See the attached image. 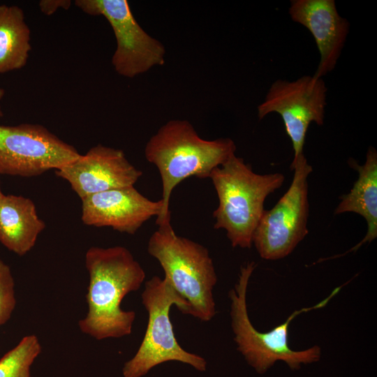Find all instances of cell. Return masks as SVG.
Returning a JSON list of instances; mask_svg holds the SVG:
<instances>
[{"mask_svg":"<svg viewBox=\"0 0 377 377\" xmlns=\"http://www.w3.org/2000/svg\"><path fill=\"white\" fill-rule=\"evenodd\" d=\"M235 151L232 139H202L187 120H170L161 126L145 148L147 161L158 168L162 182L163 207L156 225L170 220V200L177 185L190 177L209 178Z\"/></svg>","mask_w":377,"mask_h":377,"instance_id":"2","label":"cell"},{"mask_svg":"<svg viewBox=\"0 0 377 377\" xmlns=\"http://www.w3.org/2000/svg\"><path fill=\"white\" fill-rule=\"evenodd\" d=\"M81 219L87 226L110 227L134 235L152 217L161 214V199L151 200L134 186L108 190L81 199Z\"/></svg>","mask_w":377,"mask_h":377,"instance_id":"12","label":"cell"},{"mask_svg":"<svg viewBox=\"0 0 377 377\" xmlns=\"http://www.w3.org/2000/svg\"><path fill=\"white\" fill-rule=\"evenodd\" d=\"M84 258L89 276L88 311L78 322L80 331L98 341L130 335L135 313L123 310L121 304L126 295L140 288L146 277L144 269L121 246H91Z\"/></svg>","mask_w":377,"mask_h":377,"instance_id":"1","label":"cell"},{"mask_svg":"<svg viewBox=\"0 0 377 377\" xmlns=\"http://www.w3.org/2000/svg\"><path fill=\"white\" fill-rule=\"evenodd\" d=\"M3 195L4 194L2 193L1 189V186H0V200L1 199Z\"/></svg>","mask_w":377,"mask_h":377,"instance_id":"21","label":"cell"},{"mask_svg":"<svg viewBox=\"0 0 377 377\" xmlns=\"http://www.w3.org/2000/svg\"><path fill=\"white\" fill-rule=\"evenodd\" d=\"M71 5L69 0H42L39 2V8L43 13L51 15L58 9H68Z\"/></svg>","mask_w":377,"mask_h":377,"instance_id":"19","label":"cell"},{"mask_svg":"<svg viewBox=\"0 0 377 377\" xmlns=\"http://www.w3.org/2000/svg\"><path fill=\"white\" fill-rule=\"evenodd\" d=\"M80 199L108 190L134 186L142 172L119 149L98 145L55 170Z\"/></svg>","mask_w":377,"mask_h":377,"instance_id":"11","label":"cell"},{"mask_svg":"<svg viewBox=\"0 0 377 377\" xmlns=\"http://www.w3.org/2000/svg\"><path fill=\"white\" fill-rule=\"evenodd\" d=\"M15 306V280L10 267L0 259V326L8 321Z\"/></svg>","mask_w":377,"mask_h":377,"instance_id":"18","label":"cell"},{"mask_svg":"<svg viewBox=\"0 0 377 377\" xmlns=\"http://www.w3.org/2000/svg\"><path fill=\"white\" fill-rule=\"evenodd\" d=\"M256 267L253 261L242 266L237 282L228 293L231 327L238 351L259 374H264L279 360L285 362L292 370L300 369L301 364L319 361L321 350L318 346L303 350L290 348L288 344L289 325L298 315L324 307L344 285L334 289L325 300L316 304L295 311L283 323L269 331L262 332L251 322L246 304L249 282Z\"/></svg>","mask_w":377,"mask_h":377,"instance_id":"4","label":"cell"},{"mask_svg":"<svg viewBox=\"0 0 377 377\" xmlns=\"http://www.w3.org/2000/svg\"><path fill=\"white\" fill-rule=\"evenodd\" d=\"M349 165L358 173L357 179L349 193L341 196V201L334 209V214L353 212L364 219L367 230L364 237L357 245L346 252L357 251L360 246L370 243L377 237V151L369 147L366 161L360 165L350 158Z\"/></svg>","mask_w":377,"mask_h":377,"instance_id":"14","label":"cell"},{"mask_svg":"<svg viewBox=\"0 0 377 377\" xmlns=\"http://www.w3.org/2000/svg\"><path fill=\"white\" fill-rule=\"evenodd\" d=\"M42 351L35 334L24 336L0 359V377H31V369Z\"/></svg>","mask_w":377,"mask_h":377,"instance_id":"17","label":"cell"},{"mask_svg":"<svg viewBox=\"0 0 377 377\" xmlns=\"http://www.w3.org/2000/svg\"><path fill=\"white\" fill-rule=\"evenodd\" d=\"M75 4L88 15L103 16L110 24L117 42L112 64L119 75L133 78L163 65L164 45L141 27L126 0H76Z\"/></svg>","mask_w":377,"mask_h":377,"instance_id":"9","label":"cell"},{"mask_svg":"<svg viewBox=\"0 0 377 377\" xmlns=\"http://www.w3.org/2000/svg\"><path fill=\"white\" fill-rule=\"evenodd\" d=\"M147 251L161 265L164 278L188 304V315L204 322L211 320L216 313L213 290L217 275L208 249L177 235L170 220L151 235Z\"/></svg>","mask_w":377,"mask_h":377,"instance_id":"5","label":"cell"},{"mask_svg":"<svg viewBox=\"0 0 377 377\" xmlns=\"http://www.w3.org/2000/svg\"><path fill=\"white\" fill-rule=\"evenodd\" d=\"M292 182L276 205L265 210L255 230L253 244L260 258L282 259L308 235V177L313 171L304 154L290 163Z\"/></svg>","mask_w":377,"mask_h":377,"instance_id":"7","label":"cell"},{"mask_svg":"<svg viewBox=\"0 0 377 377\" xmlns=\"http://www.w3.org/2000/svg\"><path fill=\"white\" fill-rule=\"evenodd\" d=\"M216 190L218 207L213 212L214 228L223 229L232 247L250 249L268 195L280 188L285 176L280 172L260 175L242 158L232 155L214 168L209 177Z\"/></svg>","mask_w":377,"mask_h":377,"instance_id":"3","label":"cell"},{"mask_svg":"<svg viewBox=\"0 0 377 377\" xmlns=\"http://www.w3.org/2000/svg\"><path fill=\"white\" fill-rule=\"evenodd\" d=\"M141 298L148 313L147 325L136 353L123 367L124 377L144 376L153 367L169 361L181 362L200 371H205L206 360L184 350L175 337L169 315L170 308L175 305L182 313L188 315V306L168 281L154 276L145 283Z\"/></svg>","mask_w":377,"mask_h":377,"instance_id":"6","label":"cell"},{"mask_svg":"<svg viewBox=\"0 0 377 377\" xmlns=\"http://www.w3.org/2000/svg\"><path fill=\"white\" fill-rule=\"evenodd\" d=\"M4 94H5L4 89L3 88L0 87V99H1L3 97ZM3 112L1 107L0 105V117H3Z\"/></svg>","mask_w":377,"mask_h":377,"instance_id":"20","label":"cell"},{"mask_svg":"<svg viewBox=\"0 0 377 377\" xmlns=\"http://www.w3.org/2000/svg\"><path fill=\"white\" fill-rule=\"evenodd\" d=\"M45 228L34 202L22 195H3L0 200V243L17 256L30 251Z\"/></svg>","mask_w":377,"mask_h":377,"instance_id":"15","label":"cell"},{"mask_svg":"<svg viewBox=\"0 0 377 377\" xmlns=\"http://www.w3.org/2000/svg\"><path fill=\"white\" fill-rule=\"evenodd\" d=\"M327 88L323 78L303 75L289 81L278 79L269 88L264 101L258 106V117L279 114L291 141L296 159L304 154L308 128L314 122L324 124Z\"/></svg>","mask_w":377,"mask_h":377,"instance_id":"10","label":"cell"},{"mask_svg":"<svg viewBox=\"0 0 377 377\" xmlns=\"http://www.w3.org/2000/svg\"><path fill=\"white\" fill-rule=\"evenodd\" d=\"M80 155L42 125H0V175L36 177L58 170Z\"/></svg>","mask_w":377,"mask_h":377,"instance_id":"8","label":"cell"},{"mask_svg":"<svg viewBox=\"0 0 377 377\" xmlns=\"http://www.w3.org/2000/svg\"><path fill=\"white\" fill-rule=\"evenodd\" d=\"M288 12L293 21L312 34L320 54L313 76L322 78L336 67L350 23L339 15L334 0H291Z\"/></svg>","mask_w":377,"mask_h":377,"instance_id":"13","label":"cell"},{"mask_svg":"<svg viewBox=\"0 0 377 377\" xmlns=\"http://www.w3.org/2000/svg\"><path fill=\"white\" fill-rule=\"evenodd\" d=\"M31 31L21 8L0 5V74L18 70L27 62Z\"/></svg>","mask_w":377,"mask_h":377,"instance_id":"16","label":"cell"}]
</instances>
